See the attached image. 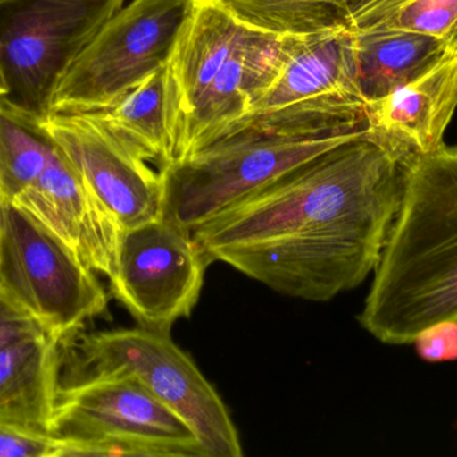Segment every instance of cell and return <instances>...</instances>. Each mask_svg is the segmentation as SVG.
Segmentation results:
<instances>
[{"label": "cell", "instance_id": "cell-10", "mask_svg": "<svg viewBox=\"0 0 457 457\" xmlns=\"http://www.w3.org/2000/svg\"><path fill=\"white\" fill-rule=\"evenodd\" d=\"M209 265L193 233L161 216L122 231L109 279L139 326L170 333L197 305Z\"/></svg>", "mask_w": 457, "mask_h": 457}, {"label": "cell", "instance_id": "cell-14", "mask_svg": "<svg viewBox=\"0 0 457 457\" xmlns=\"http://www.w3.org/2000/svg\"><path fill=\"white\" fill-rule=\"evenodd\" d=\"M282 46L284 37L247 31L185 123L177 141L176 161L214 144L249 109L276 77Z\"/></svg>", "mask_w": 457, "mask_h": 457}, {"label": "cell", "instance_id": "cell-6", "mask_svg": "<svg viewBox=\"0 0 457 457\" xmlns=\"http://www.w3.org/2000/svg\"><path fill=\"white\" fill-rule=\"evenodd\" d=\"M195 0H133L114 13L59 78L51 114H94L165 66Z\"/></svg>", "mask_w": 457, "mask_h": 457}, {"label": "cell", "instance_id": "cell-25", "mask_svg": "<svg viewBox=\"0 0 457 457\" xmlns=\"http://www.w3.org/2000/svg\"><path fill=\"white\" fill-rule=\"evenodd\" d=\"M10 96V88H8L7 80H5L4 72L0 64V97Z\"/></svg>", "mask_w": 457, "mask_h": 457}, {"label": "cell", "instance_id": "cell-27", "mask_svg": "<svg viewBox=\"0 0 457 457\" xmlns=\"http://www.w3.org/2000/svg\"><path fill=\"white\" fill-rule=\"evenodd\" d=\"M0 200H2V198H0Z\"/></svg>", "mask_w": 457, "mask_h": 457}, {"label": "cell", "instance_id": "cell-22", "mask_svg": "<svg viewBox=\"0 0 457 457\" xmlns=\"http://www.w3.org/2000/svg\"><path fill=\"white\" fill-rule=\"evenodd\" d=\"M61 451L50 435L0 423V457H61Z\"/></svg>", "mask_w": 457, "mask_h": 457}, {"label": "cell", "instance_id": "cell-8", "mask_svg": "<svg viewBox=\"0 0 457 457\" xmlns=\"http://www.w3.org/2000/svg\"><path fill=\"white\" fill-rule=\"evenodd\" d=\"M0 284L63 343L107 309L94 271L45 223L0 200Z\"/></svg>", "mask_w": 457, "mask_h": 457}, {"label": "cell", "instance_id": "cell-23", "mask_svg": "<svg viewBox=\"0 0 457 457\" xmlns=\"http://www.w3.org/2000/svg\"><path fill=\"white\" fill-rule=\"evenodd\" d=\"M423 361H457V321H440L421 330L413 340Z\"/></svg>", "mask_w": 457, "mask_h": 457}, {"label": "cell", "instance_id": "cell-11", "mask_svg": "<svg viewBox=\"0 0 457 457\" xmlns=\"http://www.w3.org/2000/svg\"><path fill=\"white\" fill-rule=\"evenodd\" d=\"M46 129L120 230L162 216L161 172L123 147L93 114H51Z\"/></svg>", "mask_w": 457, "mask_h": 457}, {"label": "cell", "instance_id": "cell-3", "mask_svg": "<svg viewBox=\"0 0 457 457\" xmlns=\"http://www.w3.org/2000/svg\"><path fill=\"white\" fill-rule=\"evenodd\" d=\"M117 376L136 378L187 421L209 457L244 456L224 402L170 333L139 326L74 334L59 345V394Z\"/></svg>", "mask_w": 457, "mask_h": 457}, {"label": "cell", "instance_id": "cell-24", "mask_svg": "<svg viewBox=\"0 0 457 457\" xmlns=\"http://www.w3.org/2000/svg\"><path fill=\"white\" fill-rule=\"evenodd\" d=\"M46 329L8 290L0 284V349L12 341Z\"/></svg>", "mask_w": 457, "mask_h": 457}, {"label": "cell", "instance_id": "cell-1", "mask_svg": "<svg viewBox=\"0 0 457 457\" xmlns=\"http://www.w3.org/2000/svg\"><path fill=\"white\" fill-rule=\"evenodd\" d=\"M408 169L362 133L228 207L193 238L211 263L279 294L327 302L375 273Z\"/></svg>", "mask_w": 457, "mask_h": 457}, {"label": "cell", "instance_id": "cell-17", "mask_svg": "<svg viewBox=\"0 0 457 457\" xmlns=\"http://www.w3.org/2000/svg\"><path fill=\"white\" fill-rule=\"evenodd\" d=\"M353 38L357 83L367 104L418 80L453 54L439 38L420 32H353Z\"/></svg>", "mask_w": 457, "mask_h": 457}, {"label": "cell", "instance_id": "cell-2", "mask_svg": "<svg viewBox=\"0 0 457 457\" xmlns=\"http://www.w3.org/2000/svg\"><path fill=\"white\" fill-rule=\"evenodd\" d=\"M360 325L386 345H410L457 321V144L411 161L402 209L375 270Z\"/></svg>", "mask_w": 457, "mask_h": 457}, {"label": "cell", "instance_id": "cell-13", "mask_svg": "<svg viewBox=\"0 0 457 457\" xmlns=\"http://www.w3.org/2000/svg\"><path fill=\"white\" fill-rule=\"evenodd\" d=\"M457 107V54H450L418 80L368 102L365 137L411 163L445 144Z\"/></svg>", "mask_w": 457, "mask_h": 457}, {"label": "cell", "instance_id": "cell-18", "mask_svg": "<svg viewBox=\"0 0 457 457\" xmlns=\"http://www.w3.org/2000/svg\"><path fill=\"white\" fill-rule=\"evenodd\" d=\"M99 123L131 153L162 171L176 160L168 107V69L153 72L106 112Z\"/></svg>", "mask_w": 457, "mask_h": 457}, {"label": "cell", "instance_id": "cell-21", "mask_svg": "<svg viewBox=\"0 0 457 457\" xmlns=\"http://www.w3.org/2000/svg\"><path fill=\"white\" fill-rule=\"evenodd\" d=\"M239 23L276 37H303L344 27V0H213Z\"/></svg>", "mask_w": 457, "mask_h": 457}, {"label": "cell", "instance_id": "cell-9", "mask_svg": "<svg viewBox=\"0 0 457 457\" xmlns=\"http://www.w3.org/2000/svg\"><path fill=\"white\" fill-rule=\"evenodd\" d=\"M126 0H21L0 30L10 97L39 117L64 70Z\"/></svg>", "mask_w": 457, "mask_h": 457}, {"label": "cell", "instance_id": "cell-12", "mask_svg": "<svg viewBox=\"0 0 457 457\" xmlns=\"http://www.w3.org/2000/svg\"><path fill=\"white\" fill-rule=\"evenodd\" d=\"M15 203L63 239L87 267L112 278L122 230L58 145L34 184Z\"/></svg>", "mask_w": 457, "mask_h": 457}, {"label": "cell", "instance_id": "cell-16", "mask_svg": "<svg viewBox=\"0 0 457 457\" xmlns=\"http://www.w3.org/2000/svg\"><path fill=\"white\" fill-rule=\"evenodd\" d=\"M59 345L43 330L0 349V423L50 435L58 404Z\"/></svg>", "mask_w": 457, "mask_h": 457}, {"label": "cell", "instance_id": "cell-15", "mask_svg": "<svg viewBox=\"0 0 457 457\" xmlns=\"http://www.w3.org/2000/svg\"><path fill=\"white\" fill-rule=\"evenodd\" d=\"M249 30L213 0L193 3L166 63L169 118L176 147L185 123Z\"/></svg>", "mask_w": 457, "mask_h": 457}, {"label": "cell", "instance_id": "cell-20", "mask_svg": "<svg viewBox=\"0 0 457 457\" xmlns=\"http://www.w3.org/2000/svg\"><path fill=\"white\" fill-rule=\"evenodd\" d=\"M343 24L352 32H420L457 53V0H344Z\"/></svg>", "mask_w": 457, "mask_h": 457}, {"label": "cell", "instance_id": "cell-19", "mask_svg": "<svg viewBox=\"0 0 457 457\" xmlns=\"http://www.w3.org/2000/svg\"><path fill=\"white\" fill-rule=\"evenodd\" d=\"M55 142L43 118L0 97V198L16 201L45 168Z\"/></svg>", "mask_w": 457, "mask_h": 457}, {"label": "cell", "instance_id": "cell-5", "mask_svg": "<svg viewBox=\"0 0 457 457\" xmlns=\"http://www.w3.org/2000/svg\"><path fill=\"white\" fill-rule=\"evenodd\" d=\"M364 131L316 136L241 131L225 137L160 171L162 217L192 233L233 204Z\"/></svg>", "mask_w": 457, "mask_h": 457}, {"label": "cell", "instance_id": "cell-7", "mask_svg": "<svg viewBox=\"0 0 457 457\" xmlns=\"http://www.w3.org/2000/svg\"><path fill=\"white\" fill-rule=\"evenodd\" d=\"M50 436L61 457H209L187 421L128 376L58 394Z\"/></svg>", "mask_w": 457, "mask_h": 457}, {"label": "cell", "instance_id": "cell-4", "mask_svg": "<svg viewBox=\"0 0 457 457\" xmlns=\"http://www.w3.org/2000/svg\"><path fill=\"white\" fill-rule=\"evenodd\" d=\"M365 107L357 83L353 32L338 27L284 37L276 77L219 140L241 131L316 136L365 131Z\"/></svg>", "mask_w": 457, "mask_h": 457}, {"label": "cell", "instance_id": "cell-26", "mask_svg": "<svg viewBox=\"0 0 457 457\" xmlns=\"http://www.w3.org/2000/svg\"><path fill=\"white\" fill-rule=\"evenodd\" d=\"M18 2H21V0H0V5L11 4V3H18Z\"/></svg>", "mask_w": 457, "mask_h": 457}]
</instances>
